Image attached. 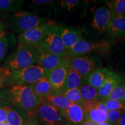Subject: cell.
<instances>
[{"label":"cell","mask_w":125,"mask_h":125,"mask_svg":"<svg viewBox=\"0 0 125 125\" xmlns=\"http://www.w3.org/2000/svg\"><path fill=\"white\" fill-rule=\"evenodd\" d=\"M110 44L108 41L105 40L92 42L81 39L68 50L67 56L69 58H73L76 56L86 55L92 52H105L110 48Z\"/></svg>","instance_id":"9c48e42d"},{"label":"cell","mask_w":125,"mask_h":125,"mask_svg":"<svg viewBox=\"0 0 125 125\" xmlns=\"http://www.w3.org/2000/svg\"><path fill=\"white\" fill-rule=\"evenodd\" d=\"M23 0H0V10L3 12H13L21 9Z\"/></svg>","instance_id":"484cf974"},{"label":"cell","mask_w":125,"mask_h":125,"mask_svg":"<svg viewBox=\"0 0 125 125\" xmlns=\"http://www.w3.org/2000/svg\"><path fill=\"white\" fill-rule=\"evenodd\" d=\"M85 80V77L81 75L70 66L64 90L71 89H79Z\"/></svg>","instance_id":"7402d4cb"},{"label":"cell","mask_w":125,"mask_h":125,"mask_svg":"<svg viewBox=\"0 0 125 125\" xmlns=\"http://www.w3.org/2000/svg\"><path fill=\"white\" fill-rule=\"evenodd\" d=\"M41 100L31 85L13 86L0 91V100L28 112L34 111Z\"/></svg>","instance_id":"6da1fadb"},{"label":"cell","mask_w":125,"mask_h":125,"mask_svg":"<svg viewBox=\"0 0 125 125\" xmlns=\"http://www.w3.org/2000/svg\"></svg>","instance_id":"bcb514c9"},{"label":"cell","mask_w":125,"mask_h":125,"mask_svg":"<svg viewBox=\"0 0 125 125\" xmlns=\"http://www.w3.org/2000/svg\"><path fill=\"white\" fill-rule=\"evenodd\" d=\"M111 13L108 8H98L94 13L91 26L100 33L107 32L111 20Z\"/></svg>","instance_id":"4fadbf2b"},{"label":"cell","mask_w":125,"mask_h":125,"mask_svg":"<svg viewBox=\"0 0 125 125\" xmlns=\"http://www.w3.org/2000/svg\"><path fill=\"white\" fill-rule=\"evenodd\" d=\"M36 62L35 47L19 43L16 49L8 57L5 67L13 71L35 65Z\"/></svg>","instance_id":"7a4b0ae2"},{"label":"cell","mask_w":125,"mask_h":125,"mask_svg":"<svg viewBox=\"0 0 125 125\" xmlns=\"http://www.w3.org/2000/svg\"><path fill=\"white\" fill-rule=\"evenodd\" d=\"M46 75V72L38 65H33L11 71L7 78L6 87L16 85H31Z\"/></svg>","instance_id":"3957f363"},{"label":"cell","mask_w":125,"mask_h":125,"mask_svg":"<svg viewBox=\"0 0 125 125\" xmlns=\"http://www.w3.org/2000/svg\"><path fill=\"white\" fill-rule=\"evenodd\" d=\"M112 71L105 68H98L92 71L85 77L86 82L95 88L100 87Z\"/></svg>","instance_id":"ac0fdd59"},{"label":"cell","mask_w":125,"mask_h":125,"mask_svg":"<svg viewBox=\"0 0 125 125\" xmlns=\"http://www.w3.org/2000/svg\"><path fill=\"white\" fill-rule=\"evenodd\" d=\"M125 93V81L123 80L120 82L114 88L112 91L109 94L107 100H122Z\"/></svg>","instance_id":"83f0119b"},{"label":"cell","mask_w":125,"mask_h":125,"mask_svg":"<svg viewBox=\"0 0 125 125\" xmlns=\"http://www.w3.org/2000/svg\"><path fill=\"white\" fill-rule=\"evenodd\" d=\"M108 7L111 18L125 16V0L111 1L108 4Z\"/></svg>","instance_id":"d4e9b609"},{"label":"cell","mask_w":125,"mask_h":125,"mask_svg":"<svg viewBox=\"0 0 125 125\" xmlns=\"http://www.w3.org/2000/svg\"><path fill=\"white\" fill-rule=\"evenodd\" d=\"M39 45L49 52L61 58L67 57L68 55V52L61 38L59 26L54 22L48 28Z\"/></svg>","instance_id":"5b68a950"},{"label":"cell","mask_w":125,"mask_h":125,"mask_svg":"<svg viewBox=\"0 0 125 125\" xmlns=\"http://www.w3.org/2000/svg\"><path fill=\"white\" fill-rule=\"evenodd\" d=\"M7 122V114L4 109L0 105V123Z\"/></svg>","instance_id":"e575fe53"},{"label":"cell","mask_w":125,"mask_h":125,"mask_svg":"<svg viewBox=\"0 0 125 125\" xmlns=\"http://www.w3.org/2000/svg\"><path fill=\"white\" fill-rule=\"evenodd\" d=\"M2 13V12H1V10H0V15H1V13Z\"/></svg>","instance_id":"ee69618b"},{"label":"cell","mask_w":125,"mask_h":125,"mask_svg":"<svg viewBox=\"0 0 125 125\" xmlns=\"http://www.w3.org/2000/svg\"><path fill=\"white\" fill-rule=\"evenodd\" d=\"M34 92L39 97L43 99L52 93L51 83L46 75L37 82L31 85Z\"/></svg>","instance_id":"ffe728a7"},{"label":"cell","mask_w":125,"mask_h":125,"mask_svg":"<svg viewBox=\"0 0 125 125\" xmlns=\"http://www.w3.org/2000/svg\"><path fill=\"white\" fill-rule=\"evenodd\" d=\"M81 125H96V124L88 119H86Z\"/></svg>","instance_id":"74e56055"},{"label":"cell","mask_w":125,"mask_h":125,"mask_svg":"<svg viewBox=\"0 0 125 125\" xmlns=\"http://www.w3.org/2000/svg\"><path fill=\"white\" fill-rule=\"evenodd\" d=\"M42 100L46 101L47 103L53 106L56 108L62 111V112L66 111L72 104L71 101L68 100L62 94H51Z\"/></svg>","instance_id":"44dd1931"},{"label":"cell","mask_w":125,"mask_h":125,"mask_svg":"<svg viewBox=\"0 0 125 125\" xmlns=\"http://www.w3.org/2000/svg\"><path fill=\"white\" fill-rule=\"evenodd\" d=\"M69 60L68 56L63 57L57 67L46 73L52 88V94H59L64 91L70 67Z\"/></svg>","instance_id":"52a82bcc"},{"label":"cell","mask_w":125,"mask_h":125,"mask_svg":"<svg viewBox=\"0 0 125 125\" xmlns=\"http://www.w3.org/2000/svg\"><path fill=\"white\" fill-rule=\"evenodd\" d=\"M121 101H122V103H123V104H124V105H125V93L124 96H123L122 99Z\"/></svg>","instance_id":"60d3db41"},{"label":"cell","mask_w":125,"mask_h":125,"mask_svg":"<svg viewBox=\"0 0 125 125\" xmlns=\"http://www.w3.org/2000/svg\"><path fill=\"white\" fill-rule=\"evenodd\" d=\"M22 125H27V123H26V122H25V123H24V124Z\"/></svg>","instance_id":"7bdbcfd3"},{"label":"cell","mask_w":125,"mask_h":125,"mask_svg":"<svg viewBox=\"0 0 125 125\" xmlns=\"http://www.w3.org/2000/svg\"><path fill=\"white\" fill-rule=\"evenodd\" d=\"M0 105L5 111L7 122L10 125H22L29 118V112L17 108L1 100Z\"/></svg>","instance_id":"7c38bea8"},{"label":"cell","mask_w":125,"mask_h":125,"mask_svg":"<svg viewBox=\"0 0 125 125\" xmlns=\"http://www.w3.org/2000/svg\"><path fill=\"white\" fill-rule=\"evenodd\" d=\"M53 22V21H48L46 23L19 34L18 41L19 43L32 47L38 46L48 28Z\"/></svg>","instance_id":"30bf717a"},{"label":"cell","mask_w":125,"mask_h":125,"mask_svg":"<svg viewBox=\"0 0 125 125\" xmlns=\"http://www.w3.org/2000/svg\"><path fill=\"white\" fill-rule=\"evenodd\" d=\"M96 125H111L109 122H108L107 121H105V122H104L97 123V124H96Z\"/></svg>","instance_id":"f35d334b"},{"label":"cell","mask_w":125,"mask_h":125,"mask_svg":"<svg viewBox=\"0 0 125 125\" xmlns=\"http://www.w3.org/2000/svg\"><path fill=\"white\" fill-rule=\"evenodd\" d=\"M10 73V70L7 67H0V91L4 87L7 78Z\"/></svg>","instance_id":"4dcf8cb0"},{"label":"cell","mask_w":125,"mask_h":125,"mask_svg":"<svg viewBox=\"0 0 125 125\" xmlns=\"http://www.w3.org/2000/svg\"><path fill=\"white\" fill-rule=\"evenodd\" d=\"M53 2V1H51V0H35L32 1V4L36 5L37 6H42L51 4Z\"/></svg>","instance_id":"836d02e7"},{"label":"cell","mask_w":125,"mask_h":125,"mask_svg":"<svg viewBox=\"0 0 125 125\" xmlns=\"http://www.w3.org/2000/svg\"><path fill=\"white\" fill-rule=\"evenodd\" d=\"M15 35L13 33H8L4 31L0 38V64L4 60L9 48L15 45Z\"/></svg>","instance_id":"603a6c76"},{"label":"cell","mask_w":125,"mask_h":125,"mask_svg":"<svg viewBox=\"0 0 125 125\" xmlns=\"http://www.w3.org/2000/svg\"><path fill=\"white\" fill-rule=\"evenodd\" d=\"M108 110L104 103L100 102L94 108L86 114V119L90 120L96 124L107 121Z\"/></svg>","instance_id":"d6986e66"},{"label":"cell","mask_w":125,"mask_h":125,"mask_svg":"<svg viewBox=\"0 0 125 125\" xmlns=\"http://www.w3.org/2000/svg\"><path fill=\"white\" fill-rule=\"evenodd\" d=\"M0 125H9L7 122H5L0 123Z\"/></svg>","instance_id":"b9f144b4"},{"label":"cell","mask_w":125,"mask_h":125,"mask_svg":"<svg viewBox=\"0 0 125 125\" xmlns=\"http://www.w3.org/2000/svg\"><path fill=\"white\" fill-rule=\"evenodd\" d=\"M62 94L72 103H75V104L82 105L84 101L79 89L65 90L62 92Z\"/></svg>","instance_id":"4316f807"},{"label":"cell","mask_w":125,"mask_h":125,"mask_svg":"<svg viewBox=\"0 0 125 125\" xmlns=\"http://www.w3.org/2000/svg\"><path fill=\"white\" fill-rule=\"evenodd\" d=\"M125 112L122 110L108 111L107 113V121L111 125H117L118 121Z\"/></svg>","instance_id":"f546056e"},{"label":"cell","mask_w":125,"mask_h":125,"mask_svg":"<svg viewBox=\"0 0 125 125\" xmlns=\"http://www.w3.org/2000/svg\"><path fill=\"white\" fill-rule=\"evenodd\" d=\"M79 89L83 101L99 100L98 89L87 83L86 79L79 87Z\"/></svg>","instance_id":"cb8c5ba5"},{"label":"cell","mask_w":125,"mask_h":125,"mask_svg":"<svg viewBox=\"0 0 125 125\" xmlns=\"http://www.w3.org/2000/svg\"><path fill=\"white\" fill-rule=\"evenodd\" d=\"M107 32L114 38L125 37V16L111 18Z\"/></svg>","instance_id":"e0dca14e"},{"label":"cell","mask_w":125,"mask_h":125,"mask_svg":"<svg viewBox=\"0 0 125 125\" xmlns=\"http://www.w3.org/2000/svg\"><path fill=\"white\" fill-rule=\"evenodd\" d=\"M102 102L104 103L108 111L112 110H122L125 111V107L121 100H107Z\"/></svg>","instance_id":"f1b7e54d"},{"label":"cell","mask_w":125,"mask_h":125,"mask_svg":"<svg viewBox=\"0 0 125 125\" xmlns=\"http://www.w3.org/2000/svg\"><path fill=\"white\" fill-rule=\"evenodd\" d=\"M70 66L81 75L86 77L95 70L101 68L102 63L96 56L83 55L70 58Z\"/></svg>","instance_id":"ba28073f"},{"label":"cell","mask_w":125,"mask_h":125,"mask_svg":"<svg viewBox=\"0 0 125 125\" xmlns=\"http://www.w3.org/2000/svg\"><path fill=\"white\" fill-rule=\"evenodd\" d=\"M38 125H56L66 121L63 112L41 100L35 109Z\"/></svg>","instance_id":"8992f818"},{"label":"cell","mask_w":125,"mask_h":125,"mask_svg":"<svg viewBox=\"0 0 125 125\" xmlns=\"http://www.w3.org/2000/svg\"><path fill=\"white\" fill-rule=\"evenodd\" d=\"M63 114L66 121L73 125H81L86 119V113L81 104L72 103Z\"/></svg>","instance_id":"2e32d148"},{"label":"cell","mask_w":125,"mask_h":125,"mask_svg":"<svg viewBox=\"0 0 125 125\" xmlns=\"http://www.w3.org/2000/svg\"><path fill=\"white\" fill-rule=\"evenodd\" d=\"M59 29L62 41L67 52L82 39V32L79 30L62 25L59 26Z\"/></svg>","instance_id":"5bb4252c"},{"label":"cell","mask_w":125,"mask_h":125,"mask_svg":"<svg viewBox=\"0 0 125 125\" xmlns=\"http://www.w3.org/2000/svg\"><path fill=\"white\" fill-rule=\"evenodd\" d=\"M124 40H125V37H124Z\"/></svg>","instance_id":"f6af8a7d"},{"label":"cell","mask_w":125,"mask_h":125,"mask_svg":"<svg viewBox=\"0 0 125 125\" xmlns=\"http://www.w3.org/2000/svg\"><path fill=\"white\" fill-rule=\"evenodd\" d=\"M35 49L37 55L36 65L43 68L46 73L57 67L62 59L49 52L40 45L35 46Z\"/></svg>","instance_id":"8fae6325"},{"label":"cell","mask_w":125,"mask_h":125,"mask_svg":"<svg viewBox=\"0 0 125 125\" xmlns=\"http://www.w3.org/2000/svg\"><path fill=\"white\" fill-rule=\"evenodd\" d=\"M56 125H73L70 124V123H68V122H67V121H65V122H64V123H61V124Z\"/></svg>","instance_id":"ab89813d"},{"label":"cell","mask_w":125,"mask_h":125,"mask_svg":"<svg viewBox=\"0 0 125 125\" xmlns=\"http://www.w3.org/2000/svg\"><path fill=\"white\" fill-rule=\"evenodd\" d=\"M5 24L4 22L0 21V38L2 36L3 32H4L5 31Z\"/></svg>","instance_id":"8d00e7d4"},{"label":"cell","mask_w":125,"mask_h":125,"mask_svg":"<svg viewBox=\"0 0 125 125\" xmlns=\"http://www.w3.org/2000/svg\"><path fill=\"white\" fill-rule=\"evenodd\" d=\"M47 21L46 18L26 12H20L10 16L8 21L7 26L12 31L20 34Z\"/></svg>","instance_id":"277c9868"},{"label":"cell","mask_w":125,"mask_h":125,"mask_svg":"<svg viewBox=\"0 0 125 125\" xmlns=\"http://www.w3.org/2000/svg\"><path fill=\"white\" fill-rule=\"evenodd\" d=\"M117 125H125V112H124L122 116H121L119 121H118Z\"/></svg>","instance_id":"d590c367"},{"label":"cell","mask_w":125,"mask_h":125,"mask_svg":"<svg viewBox=\"0 0 125 125\" xmlns=\"http://www.w3.org/2000/svg\"><path fill=\"white\" fill-rule=\"evenodd\" d=\"M122 81L121 76L116 72L112 71L102 86L98 89V100L101 101L106 100L114 87Z\"/></svg>","instance_id":"9a60e30c"},{"label":"cell","mask_w":125,"mask_h":125,"mask_svg":"<svg viewBox=\"0 0 125 125\" xmlns=\"http://www.w3.org/2000/svg\"><path fill=\"white\" fill-rule=\"evenodd\" d=\"M62 7H65L68 10H71L77 6L81 2V1L79 0H65V1H62Z\"/></svg>","instance_id":"d6a6232c"},{"label":"cell","mask_w":125,"mask_h":125,"mask_svg":"<svg viewBox=\"0 0 125 125\" xmlns=\"http://www.w3.org/2000/svg\"><path fill=\"white\" fill-rule=\"evenodd\" d=\"M100 100H89L84 101L82 104V108L83 109L84 111L86 114L89 112L92 109L94 108L99 103Z\"/></svg>","instance_id":"1f68e13d"}]
</instances>
